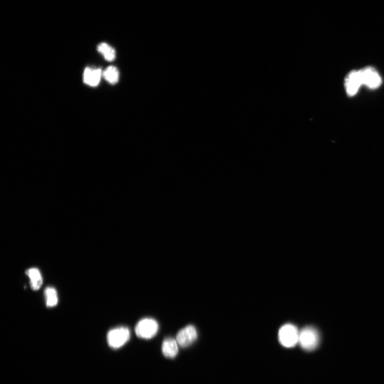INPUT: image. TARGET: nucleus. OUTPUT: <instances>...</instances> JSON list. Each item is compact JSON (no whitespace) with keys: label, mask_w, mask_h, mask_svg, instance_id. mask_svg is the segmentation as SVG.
Here are the masks:
<instances>
[{"label":"nucleus","mask_w":384,"mask_h":384,"mask_svg":"<svg viewBox=\"0 0 384 384\" xmlns=\"http://www.w3.org/2000/svg\"><path fill=\"white\" fill-rule=\"evenodd\" d=\"M320 341L319 333L314 327L308 326L300 331L298 343L303 350L308 351L315 350Z\"/></svg>","instance_id":"obj_1"},{"label":"nucleus","mask_w":384,"mask_h":384,"mask_svg":"<svg viewBox=\"0 0 384 384\" xmlns=\"http://www.w3.org/2000/svg\"><path fill=\"white\" fill-rule=\"evenodd\" d=\"M300 331L292 324L283 326L279 332V340L281 345L287 348L295 347L299 342Z\"/></svg>","instance_id":"obj_2"},{"label":"nucleus","mask_w":384,"mask_h":384,"mask_svg":"<svg viewBox=\"0 0 384 384\" xmlns=\"http://www.w3.org/2000/svg\"><path fill=\"white\" fill-rule=\"evenodd\" d=\"M130 337V331L126 327H118L112 329L108 334L109 346L112 349L120 348L128 342Z\"/></svg>","instance_id":"obj_3"},{"label":"nucleus","mask_w":384,"mask_h":384,"mask_svg":"<svg viewBox=\"0 0 384 384\" xmlns=\"http://www.w3.org/2000/svg\"><path fill=\"white\" fill-rule=\"evenodd\" d=\"M158 326L157 322L152 319H144L140 320L136 325L135 333L141 338L151 339L157 333Z\"/></svg>","instance_id":"obj_4"},{"label":"nucleus","mask_w":384,"mask_h":384,"mask_svg":"<svg viewBox=\"0 0 384 384\" xmlns=\"http://www.w3.org/2000/svg\"><path fill=\"white\" fill-rule=\"evenodd\" d=\"M359 72L363 85L371 89H376L381 86V78L374 68L366 67L359 70Z\"/></svg>","instance_id":"obj_5"},{"label":"nucleus","mask_w":384,"mask_h":384,"mask_svg":"<svg viewBox=\"0 0 384 384\" xmlns=\"http://www.w3.org/2000/svg\"><path fill=\"white\" fill-rule=\"evenodd\" d=\"M197 337L196 330L193 326H187L179 331L176 336V341L182 348L191 345Z\"/></svg>","instance_id":"obj_6"},{"label":"nucleus","mask_w":384,"mask_h":384,"mask_svg":"<svg viewBox=\"0 0 384 384\" xmlns=\"http://www.w3.org/2000/svg\"><path fill=\"white\" fill-rule=\"evenodd\" d=\"M362 85L359 71H352L347 76L345 87L347 94L352 97L357 94Z\"/></svg>","instance_id":"obj_7"},{"label":"nucleus","mask_w":384,"mask_h":384,"mask_svg":"<svg viewBox=\"0 0 384 384\" xmlns=\"http://www.w3.org/2000/svg\"><path fill=\"white\" fill-rule=\"evenodd\" d=\"M103 77V71L100 69L87 68L84 73V82L91 86H97Z\"/></svg>","instance_id":"obj_8"},{"label":"nucleus","mask_w":384,"mask_h":384,"mask_svg":"<svg viewBox=\"0 0 384 384\" xmlns=\"http://www.w3.org/2000/svg\"><path fill=\"white\" fill-rule=\"evenodd\" d=\"M178 342L173 338L166 339L163 344V353L168 358H174L178 352Z\"/></svg>","instance_id":"obj_9"},{"label":"nucleus","mask_w":384,"mask_h":384,"mask_svg":"<svg viewBox=\"0 0 384 384\" xmlns=\"http://www.w3.org/2000/svg\"><path fill=\"white\" fill-rule=\"evenodd\" d=\"M30 280V285L33 290H37L41 288L43 283V277L39 270L36 268H31L26 271Z\"/></svg>","instance_id":"obj_10"},{"label":"nucleus","mask_w":384,"mask_h":384,"mask_svg":"<svg viewBox=\"0 0 384 384\" xmlns=\"http://www.w3.org/2000/svg\"><path fill=\"white\" fill-rule=\"evenodd\" d=\"M97 50L103 56L105 60L112 62L115 59V50L108 44L106 43L100 44L97 47Z\"/></svg>","instance_id":"obj_11"},{"label":"nucleus","mask_w":384,"mask_h":384,"mask_svg":"<svg viewBox=\"0 0 384 384\" xmlns=\"http://www.w3.org/2000/svg\"><path fill=\"white\" fill-rule=\"evenodd\" d=\"M46 306L52 308L57 306L58 298L56 290L53 287H48L45 291Z\"/></svg>","instance_id":"obj_12"},{"label":"nucleus","mask_w":384,"mask_h":384,"mask_svg":"<svg viewBox=\"0 0 384 384\" xmlns=\"http://www.w3.org/2000/svg\"><path fill=\"white\" fill-rule=\"evenodd\" d=\"M103 77L110 84L115 85L119 80L118 70L114 66H109L103 72Z\"/></svg>","instance_id":"obj_13"}]
</instances>
